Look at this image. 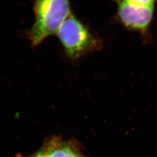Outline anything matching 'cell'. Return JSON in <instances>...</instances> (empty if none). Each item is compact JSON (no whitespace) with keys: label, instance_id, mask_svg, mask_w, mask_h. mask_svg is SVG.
<instances>
[{"label":"cell","instance_id":"8992f818","mask_svg":"<svg viewBox=\"0 0 157 157\" xmlns=\"http://www.w3.org/2000/svg\"><path fill=\"white\" fill-rule=\"evenodd\" d=\"M19 157H23L22 156H19ZM30 157H47L45 152L44 151H39L37 152V154H36L35 155H34L33 156Z\"/></svg>","mask_w":157,"mask_h":157},{"label":"cell","instance_id":"6da1fadb","mask_svg":"<svg viewBox=\"0 0 157 157\" xmlns=\"http://www.w3.org/2000/svg\"><path fill=\"white\" fill-rule=\"evenodd\" d=\"M34 23L28 33L33 47L41 44L48 37L56 34L71 13L69 0H36Z\"/></svg>","mask_w":157,"mask_h":157},{"label":"cell","instance_id":"3957f363","mask_svg":"<svg viewBox=\"0 0 157 157\" xmlns=\"http://www.w3.org/2000/svg\"><path fill=\"white\" fill-rule=\"evenodd\" d=\"M117 4L118 20L126 28L146 33L153 17L154 6H137L121 0Z\"/></svg>","mask_w":157,"mask_h":157},{"label":"cell","instance_id":"7a4b0ae2","mask_svg":"<svg viewBox=\"0 0 157 157\" xmlns=\"http://www.w3.org/2000/svg\"><path fill=\"white\" fill-rule=\"evenodd\" d=\"M56 34L65 54L72 60L78 59L101 47L100 39L72 14L62 23Z\"/></svg>","mask_w":157,"mask_h":157},{"label":"cell","instance_id":"5b68a950","mask_svg":"<svg viewBox=\"0 0 157 157\" xmlns=\"http://www.w3.org/2000/svg\"><path fill=\"white\" fill-rule=\"evenodd\" d=\"M121 1H123L124 2L137 5V6H154V4L156 0H121Z\"/></svg>","mask_w":157,"mask_h":157},{"label":"cell","instance_id":"277c9868","mask_svg":"<svg viewBox=\"0 0 157 157\" xmlns=\"http://www.w3.org/2000/svg\"><path fill=\"white\" fill-rule=\"evenodd\" d=\"M44 151L47 157H83L71 144L58 139L51 140Z\"/></svg>","mask_w":157,"mask_h":157}]
</instances>
